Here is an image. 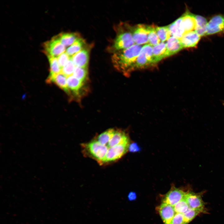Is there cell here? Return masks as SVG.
<instances>
[{"mask_svg": "<svg viewBox=\"0 0 224 224\" xmlns=\"http://www.w3.org/2000/svg\"><path fill=\"white\" fill-rule=\"evenodd\" d=\"M184 198L189 208L201 212L204 207V202L201 197L193 192H187Z\"/></svg>", "mask_w": 224, "mask_h": 224, "instance_id": "30bf717a", "label": "cell"}, {"mask_svg": "<svg viewBox=\"0 0 224 224\" xmlns=\"http://www.w3.org/2000/svg\"><path fill=\"white\" fill-rule=\"evenodd\" d=\"M186 193L181 189L172 186L165 195L162 202L174 206L184 198Z\"/></svg>", "mask_w": 224, "mask_h": 224, "instance_id": "9c48e42d", "label": "cell"}, {"mask_svg": "<svg viewBox=\"0 0 224 224\" xmlns=\"http://www.w3.org/2000/svg\"><path fill=\"white\" fill-rule=\"evenodd\" d=\"M87 74V68L76 66L72 75L79 80L83 82Z\"/></svg>", "mask_w": 224, "mask_h": 224, "instance_id": "83f0119b", "label": "cell"}, {"mask_svg": "<svg viewBox=\"0 0 224 224\" xmlns=\"http://www.w3.org/2000/svg\"><path fill=\"white\" fill-rule=\"evenodd\" d=\"M128 198L130 201L134 200L137 198V194L135 192H130L128 195Z\"/></svg>", "mask_w": 224, "mask_h": 224, "instance_id": "e575fe53", "label": "cell"}, {"mask_svg": "<svg viewBox=\"0 0 224 224\" xmlns=\"http://www.w3.org/2000/svg\"><path fill=\"white\" fill-rule=\"evenodd\" d=\"M50 65V74L53 76L61 72V68L58 62L57 58L47 56Z\"/></svg>", "mask_w": 224, "mask_h": 224, "instance_id": "484cf974", "label": "cell"}, {"mask_svg": "<svg viewBox=\"0 0 224 224\" xmlns=\"http://www.w3.org/2000/svg\"><path fill=\"white\" fill-rule=\"evenodd\" d=\"M224 33V15L212 17L208 22L206 35Z\"/></svg>", "mask_w": 224, "mask_h": 224, "instance_id": "ba28073f", "label": "cell"}, {"mask_svg": "<svg viewBox=\"0 0 224 224\" xmlns=\"http://www.w3.org/2000/svg\"><path fill=\"white\" fill-rule=\"evenodd\" d=\"M155 29L161 42L167 41L171 36L168 26L161 27L155 26Z\"/></svg>", "mask_w": 224, "mask_h": 224, "instance_id": "4316f807", "label": "cell"}, {"mask_svg": "<svg viewBox=\"0 0 224 224\" xmlns=\"http://www.w3.org/2000/svg\"><path fill=\"white\" fill-rule=\"evenodd\" d=\"M200 212L190 208L183 214L185 224L192 221Z\"/></svg>", "mask_w": 224, "mask_h": 224, "instance_id": "4dcf8cb0", "label": "cell"}, {"mask_svg": "<svg viewBox=\"0 0 224 224\" xmlns=\"http://www.w3.org/2000/svg\"><path fill=\"white\" fill-rule=\"evenodd\" d=\"M75 67L71 57L67 63L62 68L61 72L67 77L72 75Z\"/></svg>", "mask_w": 224, "mask_h": 224, "instance_id": "f1b7e54d", "label": "cell"}, {"mask_svg": "<svg viewBox=\"0 0 224 224\" xmlns=\"http://www.w3.org/2000/svg\"><path fill=\"white\" fill-rule=\"evenodd\" d=\"M196 27L195 31L201 37L206 35L208 24L206 19L200 15H195Z\"/></svg>", "mask_w": 224, "mask_h": 224, "instance_id": "44dd1931", "label": "cell"}, {"mask_svg": "<svg viewBox=\"0 0 224 224\" xmlns=\"http://www.w3.org/2000/svg\"><path fill=\"white\" fill-rule=\"evenodd\" d=\"M201 38L195 31L185 34L180 39L183 48L196 47Z\"/></svg>", "mask_w": 224, "mask_h": 224, "instance_id": "4fadbf2b", "label": "cell"}, {"mask_svg": "<svg viewBox=\"0 0 224 224\" xmlns=\"http://www.w3.org/2000/svg\"><path fill=\"white\" fill-rule=\"evenodd\" d=\"M56 36L65 47L71 45L80 38L76 33H62Z\"/></svg>", "mask_w": 224, "mask_h": 224, "instance_id": "ffe728a7", "label": "cell"}, {"mask_svg": "<svg viewBox=\"0 0 224 224\" xmlns=\"http://www.w3.org/2000/svg\"><path fill=\"white\" fill-rule=\"evenodd\" d=\"M166 45L167 57L176 54L183 48L180 40L173 36L166 41Z\"/></svg>", "mask_w": 224, "mask_h": 224, "instance_id": "9a60e30c", "label": "cell"}, {"mask_svg": "<svg viewBox=\"0 0 224 224\" xmlns=\"http://www.w3.org/2000/svg\"><path fill=\"white\" fill-rule=\"evenodd\" d=\"M152 46L148 44L142 46L133 67V70L143 69L155 65L152 56Z\"/></svg>", "mask_w": 224, "mask_h": 224, "instance_id": "3957f363", "label": "cell"}, {"mask_svg": "<svg viewBox=\"0 0 224 224\" xmlns=\"http://www.w3.org/2000/svg\"><path fill=\"white\" fill-rule=\"evenodd\" d=\"M71 58L75 66L87 68L89 59V51L84 48Z\"/></svg>", "mask_w": 224, "mask_h": 224, "instance_id": "5bb4252c", "label": "cell"}, {"mask_svg": "<svg viewBox=\"0 0 224 224\" xmlns=\"http://www.w3.org/2000/svg\"><path fill=\"white\" fill-rule=\"evenodd\" d=\"M115 130L113 129H109L100 134L94 139L101 144L106 146L113 137Z\"/></svg>", "mask_w": 224, "mask_h": 224, "instance_id": "603a6c76", "label": "cell"}, {"mask_svg": "<svg viewBox=\"0 0 224 224\" xmlns=\"http://www.w3.org/2000/svg\"><path fill=\"white\" fill-rule=\"evenodd\" d=\"M173 207L176 213H183L189 208L187 202L184 198Z\"/></svg>", "mask_w": 224, "mask_h": 224, "instance_id": "f546056e", "label": "cell"}, {"mask_svg": "<svg viewBox=\"0 0 224 224\" xmlns=\"http://www.w3.org/2000/svg\"><path fill=\"white\" fill-rule=\"evenodd\" d=\"M142 46L134 44L126 49L116 51L112 57L114 67L124 73L133 70V67Z\"/></svg>", "mask_w": 224, "mask_h": 224, "instance_id": "6da1fadb", "label": "cell"}, {"mask_svg": "<svg viewBox=\"0 0 224 224\" xmlns=\"http://www.w3.org/2000/svg\"><path fill=\"white\" fill-rule=\"evenodd\" d=\"M67 77L62 72L53 76H49L47 80V83L53 82L68 93L69 89L67 85Z\"/></svg>", "mask_w": 224, "mask_h": 224, "instance_id": "2e32d148", "label": "cell"}, {"mask_svg": "<svg viewBox=\"0 0 224 224\" xmlns=\"http://www.w3.org/2000/svg\"><path fill=\"white\" fill-rule=\"evenodd\" d=\"M157 209L165 224H169L176 213L173 206L164 203L162 202Z\"/></svg>", "mask_w": 224, "mask_h": 224, "instance_id": "8fae6325", "label": "cell"}, {"mask_svg": "<svg viewBox=\"0 0 224 224\" xmlns=\"http://www.w3.org/2000/svg\"><path fill=\"white\" fill-rule=\"evenodd\" d=\"M135 44L132 29L131 30H121L117 35L114 40L113 47L116 51L128 48Z\"/></svg>", "mask_w": 224, "mask_h": 224, "instance_id": "5b68a950", "label": "cell"}, {"mask_svg": "<svg viewBox=\"0 0 224 224\" xmlns=\"http://www.w3.org/2000/svg\"><path fill=\"white\" fill-rule=\"evenodd\" d=\"M169 224H185L183 214L176 213Z\"/></svg>", "mask_w": 224, "mask_h": 224, "instance_id": "d6a6232c", "label": "cell"}, {"mask_svg": "<svg viewBox=\"0 0 224 224\" xmlns=\"http://www.w3.org/2000/svg\"><path fill=\"white\" fill-rule=\"evenodd\" d=\"M152 56L155 64L167 57L166 43L161 42L158 45L152 46Z\"/></svg>", "mask_w": 224, "mask_h": 224, "instance_id": "ac0fdd59", "label": "cell"}, {"mask_svg": "<svg viewBox=\"0 0 224 224\" xmlns=\"http://www.w3.org/2000/svg\"><path fill=\"white\" fill-rule=\"evenodd\" d=\"M129 140V137L124 132L119 130H115L113 137L106 146L109 148L123 143Z\"/></svg>", "mask_w": 224, "mask_h": 224, "instance_id": "d6986e66", "label": "cell"}, {"mask_svg": "<svg viewBox=\"0 0 224 224\" xmlns=\"http://www.w3.org/2000/svg\"><path fill=\"white\" fill-rule=\"evenodd\" d=\"M82 152L85 156L96 160L100 164L105 158L108 148L93 139L89 142L82 144Z\"/></svg>", "mask_w": 224, "mask_h": 224, "instance_id": "7a4b0ae2", "label": "cell"}, {"mask_svg": "<svg viewBox=\"0 0 224 224\" xmlns=\"http://www.w3.org/2000/svg\"><path fill=\"white\" fill-rule=\"evenodd\" d=\"M132 33L135 44L141 45L148 44V26L138 25L132 29Z\"/></svg>", "mask_w": 224, "mask_h": 224, "instance_id": "52a82bcc", "label": "cell"}, {"mask_svg": "<svg viewBox=\"0 0 224 224\" xmlns=\"http://www.w3.org/2000/svg\"><path fill=\"white\" fill-rule=\"evenodd\" d=\"M83 82L72 75L67 77V85L69 89L75 92L79 91L82 87L83 85Z\"/></svg>", "mask_w": 224, "mask_h": 224, "instance_id": "cb8c5ba5", "label": "cell"}, {"mask_svg": "<svg viewBox=\"0 0 224 224\" xmlns=\"http://www.w3.org/2000/svg\"><path fill=\"white\" fill-rule=\"evenodd\" d=\"M168 26L171 36H174L180 39L184 34V31L182 25V16Z\"/></svg>", "mask_w": 224, "mask_h": 224, "instance_id": "e0dca14e", "label": "cell"}, {"mask_svg": "<svg viewBox=\"0 0 224 224\" xmlns=\"http://www.w3.org/2000/svg\"><path fill=\"white\" fill-rule=\"evenodd\" d=\"M71 57L66 52L63 53L57 57L58 63L61 69L67 63Z\"/></svg>", "mask_w": 224, "mask_h": 224, "instance_id": "1f68e13d", "label": "cell"}, {"mask_svg": "<svg viewBox=\"0 0 224 224\" xmlns=\"http://www.w3.org/2000/svg\"><path fill=\"white\" fill-rule=\"evenodd\" d=\"M195 15L187 10L182 16V25L184 31V34L188 32L195 31L196 27Z\"/></svg>", "mask_w": 224, "mask_h": 224, "instance_id": "7c38bea8", "label": "cell"}, {"mask_svg": "<svg viewBox=\"0 0 224 224\" xmlns=\"http://www.w3.org/2000/svg\"><path fill=\"white\" fill-rule=\"evenodd\" d=\"M44 48L47 56L57 58L64 52L65 47L63 45L56 36L53 37L50 40L45 42Z\"/></svg>", "mask_w": 224, "mask_h": 224, "instance_id": "8992f818", "label": "cell"}, {"mask_svg": "<svg viewBox=\"0 0 224 224\" xmlns=\"http://www.w3.org/2000/svg\"><path fill=\"white\" fill-rule=\"evenodd\" d=\"M149 33L148 35V44L152 46H156L161 42L159 38L155 29V26H148Z\"/></svg>", "mask_w": 224, "mask_h": 224, "instance_id": "d4e9b609", "label": "cell"}, {"mask_svg": "<svg viewBox=\"0 0 224 224\" xmlns=\"http://www.w3.org/2000/svg\"><path fill=\"white\" fill-rule=\"evenodd\" d=\"M129 144V140L123 143L109 148L100 165L112 163L120 159L128 151Z\"/></svg>", "mask_w": 224, "mask_h": 224, "instance_id": "277c9868", "label": "cell"}, {"mask_svg": "<svg viewBox=\"0 0 224 224\" xmlns=\"http://www.w3.org/2000/svg\"><path fill=\"white\" fill-rule=\"evenodd\" d=\"M140 150L139 147L135 142H133L129 144L128 150L130 152H139Z\"/></svg>", "mask_w": 224, "mask_h": 224, "instance_id": "836d02e7", "label": "cell"}, {"mask_svg": "<svg viewBox=\"0 0 224 224\" xmlns=\"http://www.w3.org/2000/svg\"><path fill=\"white\" fill-rule=\"evenodd\" d=\"M85 44V40L80 37L67 49L66 52L70 57H72L84 48Z\"/></svg>", "mask_w": 224, "mask_h": 224, "instance_id": "7402d4cb", "label": "cell"}]
</instances>
